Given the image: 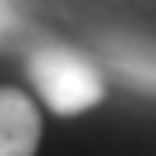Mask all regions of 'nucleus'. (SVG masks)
Segmentation results:
<instances>
[{
    "label": "nucleus",
    "mask_w": 156,
    "mask_h": 156,
    "mask_svg": "<svg viewBox=\"0 0 156 156\" xmlns=\"http://www.w3.org/2000/svg\"><path fill=\"white\" fill-rule=\"evenodd\" d=\"M41 141V115L23 89L0 86V156H34Z\"/></svg>",
    "instance_id": "2"
},
{
    "label": "nucleus",
    "mask_w": 156,
    "mask_h": 156,
    "mask_svg": "<svg viewBox=\"0 0 156 156\" xmlns=\"http://www.w3.org/2000/svg\"><path fill=\"white\" fill-rule=\"evenodd\" d=\"M11 26H15V4H11V0H0V41L8 37Z\"/></svg>",
    "instance_id": "4"
},
{
    "label": "nucleus",
    "mask_w": 156,
    "mask_h": 156,
    "mask_svg": "<svg viewBox=\"0 0 156 156\" xmlns=\"http://www.w3.org/2000/svg\"><path fill=\"white\" fill-rule=\"evenodd\" d=\"M104 60L126 86L156 97V41L115 37V41L104 45Z\"/></svg>",
    "instance_id": "3"
},
{
    "label": "nucleus",
    "mask_w": 156,
    "mask_h": 156,
    "mask_svg": "<svg viewBox=\"0 0 156 156\" xmlns=\"http://www.w3.org/2000/svg\"><path fill=\"white\" fill-rule=\"evenodd\" d=\"M30 82L56 115H82L104 101L101 67L67 45L37 48L30 56Z\"/></svg>",
    "instance_id": "1"
}]
</instances>
